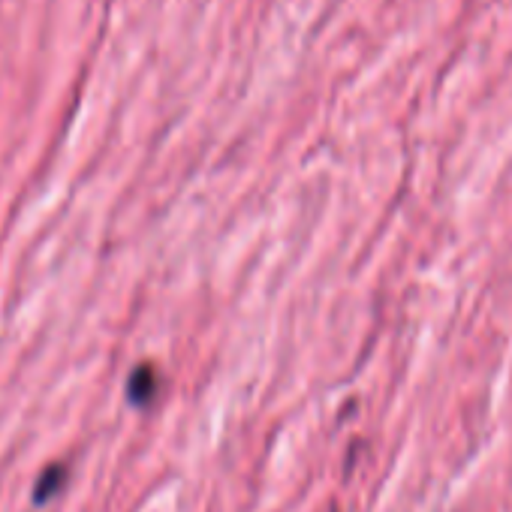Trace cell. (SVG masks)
Instances as JSON below:
<instances>
[{
  "mask_svg": "<svg viewBox=\"0 0 512 512\" xmlns=\"http://www.w3.org/2000/svg\"><path fill=\"white\" fill-rule=\"evenodd\" d=\"M67 482V467L64 464H52L40 473L37 479V488H34V500L37 503H49L55 497V491H61Z\"/></svg>",
  "mask_w": 512,
  "mask_h": 512,
  "instance_id": "2",
  "label": "cell"
},
{
  "mask_svg": "<svg viewBox=\"0 0 512 512\" xmlns=\"http://www.w3.org/2000/svg\"><path fill=\"white\" fill-rule=\"evenodd\" d=\"M154 395H157V371L151 365H139L127 380V398L136 407H145L154 401Z\"/></svg>",
  "mask_w": 512,
  "mask_h": 512,
  "instance_id": "1",
  "label": "cell"
}]
</instances>
